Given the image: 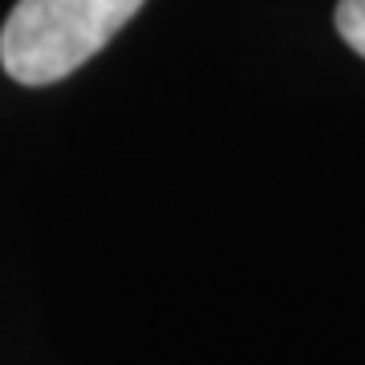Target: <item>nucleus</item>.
I'll use <instances>...</instances> for the list:
<instances>
[{
	"instance_id": "obj_2",
	"label": "nucleus",
	"mask_w": 365,
	"mask_h": 365,
	"mask_svg": "<svg viewBox=\"0 0 365 365\" xmlns=\"http://www.w3.org/2000/svg\"><path fill=\"white\" fill-rule=\"evenodd\" d=\"M337 33L353 53L365 57V0H341L337 4Z\"/></svg>"
},
{
	"instance_id": "obj_1",
	"label": "nucleus",
	"mask_w": 365,
	"mask_h": 365,
	"mask_svg": "<svg viewBox=\"0 0 365 365\" xmlns=\"http://www.w3.org/2000/svg\"><path fill=\"white\" fill-rule=\"evenodd\" d=\"M143 0H16L0 29V66L21 86H53L102 53Z\"/></svg>"
}]
</instances>
